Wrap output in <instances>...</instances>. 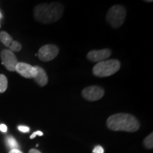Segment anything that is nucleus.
<instances>
[{
    "label": "nucleus",
    "instance_id": "f257e3e1",
    "mask_svg": "<svg viewBox=\"0 0 153 153\" xmlns=\"http://www.w3.org/2000/svg\"><path fill=\"white\" fill-rule=\"evenodd\" d=\"M64 12V7L60 2L38 4L34 9V17L42 24H51L60 20Z\"/></svg>",
    "mask_w": 153,
    "mask_h": 153
},
{
    "label": "nucleus",
    "instance_id": "f03ea898",
    "mask_svg": "<svg viewBox=\"0 0 153 153\" xmlns=\"http://www.w3.org/2000/svg\"><path fill=\"white\" fill-rule=\"evenodd\" d=\"M107 127L114 131L133 133L138 131L140 122L135 116L129 114H116L109 116L106 121Z\"/></svg>",
    "mask_w": 153,
    "mask_h": 153
},
{
    "label": "nucleus",
    "instance_id": "7ed1b4c3",
    "mask_svg": "<svg viewBox=\"0 0 153 153\" xmlns=\"http://www.w3.org/2000/svg\"><path fill=\"white\" fill-rule=\"evenodd\" d=\"M120 68V62L116 59H111L97 62L94 66L92 72L99 77H106L116 73Z\"/></svg>",
    "mask_w": 153,
    "mask_h": 153
},
{
    "label": "nucleus",
    "instance_id": "20e7f679",
    "mask_svg": "<svg viewBox=\"0 0 153 153\" xmlns=\"http://www.w3.org/2000/svg\"><path fill=\"white\" fill-rule=\"evenodd\" d=\"M126 10L121 5H114L107 12L106 21L114 28L120 27L125 22Z\"/></svg>",
    "mask_w": 153,
    "mask_h": 153
},
{
    "label": "nucleus",
    "instance_id": "39448f33",
    "mask_svg": "<svg viewBox=\"0 0 153 153\" xmlns=\"http://www.w3.org/2000/svg\"><path fill=\"white\" fill-rule=\"evenodd\" d=\"M59 53V48L53 44H47L39 49L38 56L43 62L54 60Z\"/></svg>",
    "mask_w": 153,
    "mask_h": 153
},
{
    "label": "nucleus",
    "instance_id": "423d86ee",
    "mask_svg": "<svg viewBox=\"0 0 153 153\" xmlns=\"http://www.w3.org/2000/svg\"><path fill=\"white\" fill-rule=\"evenodd\" d=\"M104 89L99 86H90L83 89L82 94L87 101H96L101 99L104 95Z\"/></svg>",
    "mask_w": 153,
    "mask_h": 153
},
{
    "label": "nucleus",
    "instance_id": "0eeeda50",
    "mask_svg": "<svg viewBox=\"0 0 153 153\" xmlns=\"http://www.w3.org/2000/svg\"><path fill=\"white\" fill-rule=\"evenodd\" d=\"M1 63L10 72L15 71L16 65L18 64V60L14 53L10 50H3L1 53Z\"/></svg>",
    "mask_w": 153,
    "mask_h": 153
},
{
    "label": "nucleus",
    "instance_id": "6e6552de",
    "mask_svg": "<svg viewBox=\"0 0 153 153\" xmlns=\"http://www.w3.org/2000/svg\"><path fill=\"white\" fill-rule=\"evenodd\" d=\"M15 71L20 74L25 78H34L37 74L35 66H32L25 62H18L16 65Z\"/></svg>",
    "mask_w": 153,
    "mask_h": 153
},
{
    "label": "nucleus",
    "instance_id": "1a4fd4ad",
    "mask_svg": "<svg viewBox=\"0 0 153 153\" xmlns=\"http://www.w3.org/2000/svg\"><path fill=\"white\" fill-rule=\"evenodd\" d=\"M111 55V51L108 48H105L99 51H91L88 53L87 58L93 62H99L106 60Z\"/></svg>",
    "mask_w": 153,
    "mask_h": 153
},
{
    "label": "nucleus",
    "instance_id": "9d476101",
    "mask_svg": "<svg viewBox=\"0 0 153 153\" xmlns=\"http://www.w3.org/2000/svg\"><path fill=\"white\" fill-rule=\"evenodd\" d=\"M35 68L36 69V71H37V74L33 79L38 85L41 86V87H44L48 82V77L46 72L44 70V69L41 68V67L35 66Z\"/></svg>",
    "mask_w": 153,
    "mask_h": 153
},
{
    "label": "nucleus",
    "instance_id": "9b49d317",
    "mask_svg": "<svg viewBox=\"0 0 153 153\" xmlns=\"http://www.w3.org/2000/svg\"><path fill=\"white\" fill-rule=\"evenodd\" d=\"M0 41L5 46L9 47L11 42L13 41L12 38L9 35V33H7L5 31H1L0 32Z\"/></svg>",
    "mask_w": 153,
    "mask_h": 153
},
{
    "label": "nucleus",
    "instance_id": "f8f14e48",
    "mask_svg": "<svg viewBox=\"0 0 153 153\" xmlns=\"http://www.w3.org/2000/svg\"><path fill=\"white\" fill-rule=\"evenodd\" d=\"M6 142L8 147L11 150H19V144L14 137L12 136H8L6 139Z\"/></svg>",
    "mask_w": 153,
    "mask_h": 153
},
{
    "label": "nucleus",
    "instance_id": "ddd939ff",
    "mask_svg": "<svg viewBox=\"0 0 153 153\" xmlns=\"http://www.w3.org/2000/svg\"><path fill=\"white\" fill-rule=\"evenodd\" d=\"M8 87V81L4 74H0V93H4Z\"/></svg>",
    "mask_w": 153,
    "mask_h": 153
},
{
    "label": "nucleus",
    "instance_id": "4468645a",
    "mask_svg": "<svg viewBox=\"0 0 153 153\" xmlns=\"http://www.w3.org/2000/svg\"><path fill=\"white\" fill-rule=\"evenodd\" d=\"M143 145L146 148L152 149L153 148V133H151L148 135L143 141Z\"/></svg>",
    "mask_w": 153,
    "mask_h": 153
},
{
    "label": "nucleus",
    "instance_id": "2eb2a0df",
    "mask_svg": "<svg viewBox=\"0 0 153 153\" xmlns=\"http://www.w3.org/2000/svg\"><path fill=\"white\" fill-rule=\"evenodd\" d=\"M9 48H10L11 52H19L22 50V45L19 42L13 41Z\"/></svg>",
    "mask_w": 153,
    "mask_h": 153
},
{
    "label": "nucleus",
    "instance_id": "dca6fc26",
    "mask_svg": "<svg viewBox=\"0 0 153 153\" xmlns=\"http://www.w3.org/2000/svg\"><path fill=\"white\" fill-rule=\"evenodd\" d=\"M93 153H104V150L101 145H97L94 148Z\"/></svg>",
    "mask_w": 153,
    "mask_h": 153
},
{
    "label": "nucleus",
    "instance_id": "f3484780",
    "mask_svg": "<svg viewBox=\"0 0 153 153\" xmlns=\"http://www.w3.org/2000/svg\"><path fill=\"white\" fill-rule=\"evenodd\" d=\"M19 131H20L22 133H28V132L30 131V128L28 127V126H19L18 127Z\"/></svg>",
    "mask_w": 153,
    "mask_h": 153
},
{
    "label": "nucleus",
    "instance_id": "a211bd4d",
    "mask_svg": "<svg viewBox=\"0 0 153 153\" xmlns=\"http://www.w3.org/2000/svg\"><path fill=\"white\" fill-rule=\"evenodd\" d=\"M36 135H39V136H42V135H43V132L40 131H36L33 133L30 136V139H33L34 137H35Z\"/></svg>",
    "mask_w": 153,
    "mask_h": 153
},
{
    "label": "nucleus",
    "instance_id": "6ab92c4d",
    "mask_svg": "<svg viewBox=\"0 0 153 153\" xmlns=\"http://www.w3.org/2000/svg\"><path fill=\"white\" fill-rule=\"evenodd\" d=\"M0 131L6 133L7 131V126L5 124H0Z\"/></svg>",
    "mask_w": 153,
    "mask_h": 153
},
{
    "label": "nucleus",
    "instance_id": "aec40b11",
    "mask_svg": "<svg viewBox=\"0 0 153 153\" xmlns=\"http://www.w3.org/2000/svg\"><path fill=\"white\" fill-rule=\"evenodd\" d=\"M28 153H41L39 150H36V149H30Z\"/></svg>",
    "mask_w": 153,
    "mask_h": 153
},
{
    "label": "nucleus",
    "instance_id": "412c9836",
    "mask_svg": "<svg viewBox=\"0 0 153 153\" xmlns=\"http://www.w3.org/2000/svg\"><path fill=\"white\" fill-rule=\"evenodd\" d=\"M9 153H23L22 151L19 150H11L10 151H9Z\"/></svg>",
    "mask_w": 153,
    "mask_h": 153
},
{
    "label": "nucleus",
    "instance_id": "4be33fe9",
    "mask_svg": "<svg viewBox=\"0 0 153 153\" xmlns=\"http://www.w3.org/2000/svg\"><path fill=\"white\" fill-rule=\"evenodd\" d=\"M2 19V14H1V12H0V19Z\"/></svg>",
    "mask_w": 153,
    "mask_h": 153
},
{
    "label": "nucleus",
    "instance_id": "5701e85b",
    "mask_svg": "<svg viewBox=\"0 0 153 153\" xmlns=\"http://www.w3.org/2000/svg\"><path fill=\"white\" fill-rule=\"evenodd\" d=\"M0 27H1V26H0Z\"/></svg>",
    "mask_w": 153,
    "mask_h": 153
}]
</instances>
